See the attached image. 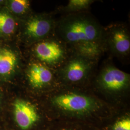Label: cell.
<instances>
[{"label": "cell", "instance_id": "1", "mask_svg": "<svg viewBox=\"0 0 130 130\" xmlns=\"http://www.w3.org/2000/svg\"><path fill=\"white\" fill-rule=\"evenodd\" d=\"M54 32L66 45L104 41V28L86 11L68 14L56 22Z\"/></svg>", "mask_w": 130, "mask_h": 130}, {"label": "cell", "instance_id": "2", "mask_svg": "<svg viewBox=\"0 0 130 130\" xmlns=\"http://www.w3.org/2000/svg\"><path fill=\"white\" fill-rule=\"evenodd\" d=\"M96 62L73 54L69 57L58 69L57 76L66 83L78 84L87 79L91 75Z\"/></svg>", "mask_w": 130, "mask_h": 130}, {"label": "cell", "instance_id": "3", "mask_svg": "<svg viewBox=\"0 0 130 130\" xmlns=\"http://www.w3.org/2000/svg\"><path fill=\"white\" fill-rule=\"evenodd\" d=\"M52 104L58 109L73 113H85L93 111L100 107V102L88 95L67 92L54 95L51 100Z\"/></svg>", "mask_w": 130, "mask_h": 130}, {"label": "cell", "instance_id": "4", "mask_svg": "<svg viewBox=\"0 0 130 130\" xmlns=\"http://www.w3.org/2000/svg\"><path fill=\"white\" fill-rule=\"evenodd\" d=\"M66 45L58 39L38 42L34 48L35 55L48 67L59 69L69 57Z\"/></svg>", "mask_w": 130, "mask_h": 130}, {"label": "cell", "instance_id": "5", "mask_svg": "<svg viewBox=\"0 0 130 130\" xmlns=\"http://www.w3.org/2000/svg\"><path fill=\"white\" fill-rule=\"evenodd\" d=\"M104 41L106 48L119 57L128 56L130 52V36L124 25L115 24L104 28Z\"/></svg>", "mask_w": 130, "mask_h": 130}, {"label": "cell", "instance_id": "6", "mask_svg": "<svg viewBox=\"0 0 130 130\" xmlns=\"http://www.w3.org/2000/svg\"><path fill=\"white\" fill-rule=\"evenodd\" d=\"M98 76V83L108 92H120L130 84V75L112 65L104 67Z\"/></svg>", "mask_w": 130, "mask_h": 130}, {"label": "cell", "instance_id": "7", "mask_svg": "<svg viewBox=\"0 0 130 130\" xmlns=\"http://www.w3.org/2000/svg\"><path fill=\"white\" fill-rule=\"evenodd\" d=\"M56 21L49 15H35L25 24L24 35L30 42L45 39L55 31Z\"/></svg>", "mask_w": 130, "mask_h": 130}, {"label": "cell", "instance_id": "8", "mask_svg": "<svg viewBox=\"0 0 130 130\" xmlns=\"http://www.w3.org/2000/svg\"><path fill=\"white\" fill-rule=\"evenodd\" d=\"M14 114L16 123L23 130L31 128L39 118L35 106L31 103L21 99H17L14 102Z\"/></svg>", "mask_w": 130, "mask_h": 130}, {"label": "cell", "instance_id": "9", "mask_svg": "<svg viewBox=\"0 0 130 130\" xmlns=\"http://www.w3.org/2000/svg\"><path fill=\"white\" fill-rule=\"evenodd\" d=\"M55 76L50 68L40 62L31 63L27 71L28 82L35 89L43 88L51 84Z\"/></svg>", "mask_w": 130, "mask_h": 130}, {"label": "cell", "instance_id": "10", "mask_svg": "<svg viewBox=\"0 0 130 130\" xmlns=\"http://www.w3.org/2000/svg\"><path fill=\"white\" fill-rule=\"evenodd\" d=\"M70 48L73 54L96 61L106 49L104 41L83 42Z\"/></svg>", "mask_w": 130, "mask_h": 130}, {"label": "cell", "instance_id": "11", "mask_svg": "<svg viewBox=\"0 0 130 130\" xmlns=\"http://www.w3.org/2000/svg\"><path fill=\"white\" fill-rule=\"evenodd\" d=\"M18 59L14 52L6 49H0V75L11 74L17 67Z\"/></svg>", "mask_w": 130, "mask_h": 130}, {"label": "cell", "instance_id": "12", "mask_svg": "<svg viewBox=\"0 0 130 130\" xmlns=\"http://www.w3.org/2000/svg\"><path fill=\"white\" fill-rule=\"evenodd\" d=\"M94 2L93 0H70L62 11L68 14L84 12Z\"/></svg>", "mask_w": 130, "mask_h": 130}, {"label": "cell", "instance_id": "13", "mask_svg": "<svg viewBox=\"0 0 130 130\" xmlns=\"http://www.w3.org/2000/svg\"><path fill=\"white\" fill-rule=\"evenodd\" d=\"M16 27V24L13 18L9 14L0 12V33L9 35L13 33Z\"/></svg>", "mask_w": 130, "mask_h": 130}, {"label": "cell", "instance_id": "14", "mask_svg": "<svg viewBox=\"0 0 130 130\" xmlns=\"http://www.w3.org/2000/svg\"><path fill=\"white\" fill-rule=\"evenodd\" d=\"M9 6L14 14H23L29 9L30 3L28 0H12L10 2Z\"/></svg>", "mask_w": 130, "mask_h": 130}, {"label": "cell", "instance_id": "15", "mask_svg": "<svg viewBox=\"0 0 130 130\" xmlns=\"http://www.w3.org/2000/svg\"><path fill=\"white\" fill-rule=\"evenodd\" d=\"M113 130H130V119L129 118L121 119L113 126Z\"/></svg>", "mask_w": 130, "mask_h": 130}, {"label": "cell", "instance_id": "16", "mask_svg": "<svg viewBox=\"0 0 130 130\" xmlns=\"http://www.w3.org/2000/svg\"><path fill=\"white\" fill-rule=\"evenodd\" d=\"M2 2V1H0V3H1Z\"/></svg>", "mask_w": 130, "mask_h": 130}]
</instances>
